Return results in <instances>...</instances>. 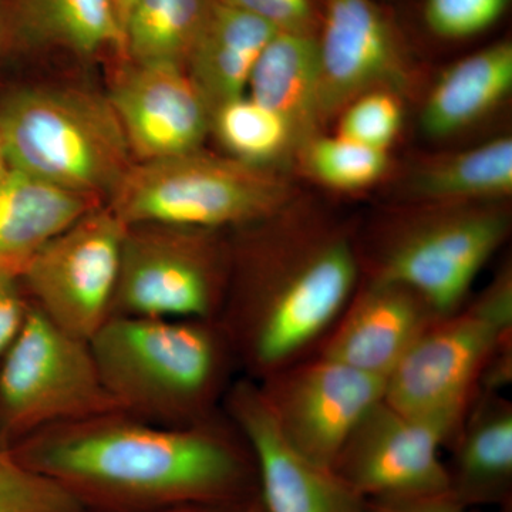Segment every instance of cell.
<instances>
[{
	"instance_id": "obj_34",
	"label": "cell",
	"mask_w": 512,
	"mask_h": 512,
	"mask_svg": "<svg viewBox=\"0 0 512 512\" xmlns=\"http://www.w3.org/2000/svg\"><path fill=\"white\" fill-rule=\"evenodd\" d=\"M235 510H237V508H235ZM235 510H225V508L218 507H207V505H187V507L171 508V510L158 512H234Z\"/></svg>"
},
{
	"instance_id": "obj_16",
	"label": "cell",
	"mask_w": 512,
	"mask_h": 512,
	"mask_svg": "<svg viewBox=\"0 0 512 512\" xmlns=\"http://www.w3.org/2000/svg\"><path fill=\"white\" fill-rule=\"evenodd\" d=\"M439 318L409 286L362 275L315 355L386 382Z\"/></svg>"
},
{
	"instance_id": "obj_2",
	"label": "cell",
	"mask_w": 512,
	"mask_h": 512,
	"mask_svg": "<svg viewBox=\"0 0 512 512\" xmlns=\"http://www.w3.org/2000/svg\"><path fill=\"white\" fill-rule=\"evenodd\" d=\"M231 249L220 325L248 379L315 355L362 279L356 229L296 200Z\"/></svg>"
},
{
	"instance_id": "obj_7",
	"label": "cell",
	"mask_w": 512,
	"mask_h": 512,
	"mask_svg": "<svg viewBox=\"0 0 512 512\" xmlns=\"http://www.w3.org/2000/svg\"><path fill=\"white\" fill-rule=\"evenodd\" d=\"M512 343L511 262L483 291L430 326L386 380L384 400L404 413L460 424L495 353Z\"/></svg>"
},
{
	"instance_id": "obj_27",
	"label": "cell",
	"mask_w": 512,
	"mask_h": 512,
	"mask_svg": "<svg viewBox=\"0 0 512 512\" xmlns=\"http://www.w3.org/2000/svg\"><path fill=\"white\" fill-rule=\"evenodd\" d=\"M0 512H84V508L52 480L23 466L0 437Z\"/></svg>"
},
{
	"instance_id": "obj_25",
	"label": "cell",
	"mask_w": 512,
	"mask_h": 512,
	"mask_svg": "<svg viewBox=\"0 0 512 512\" xmlns=\"http://www.w3.org/2000/svg\"><path fill=\"white\" fill-rule=\"evenodd\" d=\"M211 131L229 157L241 163L275 170L279 164L296 160L288 124L247 94L222 104L211 114Z\"/></svg>"
},
{
	"instance_id": "obj_6",
	"label": "cell",
	"mask_w": 512,
	"mask_h": 512,
	"mask_svg": "<svg viewBox=\"0 0 512 512\" xmlns=\"http://www.w3.org/2000/svg\"><path fill=\"white\" fill-rule=\"evenodd\" d=\"M299 200L288 178L195 150L131 165L107 205L127 227L242 228Z\"/></svg>"
},
{
	"instance_id": "obj_15",
	"label": "cell",
	"mask_w": 512,
	"mask_h": 512,
	"mask_svg": "<svg viewBox=\"0 0 512 512\" xmlns=\"http://www.w3.org/2000/svg\"><path fill=\"white\" fill-rule=\"evenodd\" d=\"M107 99L138 161L200 150L211 131L207 104L177 64L130 63Z\"/></svg>"
},
{
	"instance_id": "obj_30",
	"label": "cell",
	"mask_w": 512,
	"mask_h": 512,
	"mask_svg": "<svg viewBox=\"0 0 512 512\" xmlns=\"http://www.w3.org/2000/svg\"><path fill=\"white\" fill-rule=\"evenodd\" d=\"M264 20L278 32L318 35L322 9L316 0H222Z\"/></svg>"
},
{
	"instance_id": "obj_19",
	"label": "cell",
	"mask_w": 512,
	"mask_h": 512,
	"mask_svg": "<svg viewBox=\"0 0 512 512\" xmlns=\"http://www.w3.org/2000/svg\"><path fill=\"white\" fill-rule=\"evenodd\" d=\"M247 96L285 120L298 160L303 147L323 134L318 35L276 32L252 70Z\"/></svg>"
},
{
	"instance_id": "obj_11",
	"label": "cell",
	"mask_w": 512,
	"mask_h": 512,
	"mask_svg": "<svg viewBox=\"0 0 512 512\" xmlns=\"http://www.w3.org/2000/svg\"><path fill=\"white\" fill-rule=\"evenodd\" d=\"M458 426L443 417L404 413L382 399L357 423L332 470L365 501L448 493L441 451Z\"/></svg>"
},
{
	"instance_id": "obj_20",
	"label": "cell",
	"mask_w": 512,
	"mask_h": 512,
	"mask_svg": "<svg viewBox=\"0 0 512 512\" xmlns=\"http://www.w3.org/2000/svg\"><path fill=\"white\" fill-rule=\"evenodd\" d=\"M99 205L10 168L0 178V268L20 276L47 242Z\"/></svg>"
},
{
	"instance_id": "obj_18",
	"label": "cell",
	"mask_w": 512,
	"mask_h": 512,
	"mask_svg": "<svg viewBox=\"0 0 512 512\" xmlns=\"http://www.w3.org/2000/svg\"><path fill=\"white\" fill-rule=\"evenodd\" d=\"M278 32L264 20L222 0H210L185 72L210 113L247 94L249 77L262 50Z\"/></svg>"
},
{
	"instance_id": "obj_35",
	"label": "cell",
	"mask_w": 512,
	"mask_h": 512,
	"mask_svg": "<svg viewBox=\"0 0 512 512\" xmlns=\"http://www.w3.org/2000/svg\"><path fill=\"white\" fill-rule=\"evenodd\" d=\"M234 512H266L264 508V504H262L261 498L256 494L254 498L247 501L244 505L237 508Z\"/></svg>"
},
{
	"instance_id": "obj_24",
	"label": "cell",
	"mask_w": 512,
	"mask_h": 512,
	"mask_svg": "<svg viewBox=\"0 0 512 512\" xmlns=\"http://www.w3.org/2000/svg\"><path fill=\"white\" fill-rule=\"evenodd\" d=\"M210 0H138L124 23L123 50L130 63L183 66Z\"/></svg>"
},
{
	"instance_id": "obj_26",
	"label": "cell",
	"mask_w": 512,
	"mask_h": 512,
	"mask_svg": "<svg viewBox=\"0 0 512 512\" xmlns=\"http://www.w3.org/2000/svg\"><path fill=\"white\" fill-rule=\"evenodd\" d=\"M298 160L312 180L338 191L372 187L382 180L390 167L387 150L325 134L309 141Z\"/></svg>"
},
{
	"instance_id": "obj_14",
	"label": "cell",
	"mask_w": 512,
	"mask_h": 512,
	"mask_svg": "<svg viewBox=\"0 0 512 512\" xmlns=\"http://www.w3.org/2000/svg\"><path fill=\"white\" fill-rule=\"evenodd\" d=\"M222 410L251 450L266 512H366V501L332 468L309 460L282 437L254 380L232 382Z\"/></svg>"
},
{
	"instance_id": "obj_31",
	"label": "cell",
	"mask_w": 512,
	"mask_h": 512,
	"mask_svg": "<svg viewBox=\"0 0 512 512\" xmlns=\"http://www.w3.org/2000/svg\"><path fill=\"white\" fill-rule=\"evenodd\" d=\"M29 309L20 276L0 268V359L18 338Z\"/></svg>"
},
{
	"instance_id": "obj_36",
	"label": "cell",
	"mask_w": 512,
	"mask_h": 512,
	"mask_svg": "<svg viewBox=\"0 0 512 512\" xmlns=\"http://www.w3.org/2000/svg\"><path fill=\"white\" fill-rule=\"evenodd\" d=\"M10 171L8 156H6L5 144H3L2 133H0V178L5 177Z\"/></svg>"
},
{
	"instance_id": "obj_5",
	"label": "cell",
	"mask_w": 512,
	"mask_h": 512,
	"mask_svg": "<svg viewBox=\"0 0 512 512\" xmlns=\"http://www.w3.org/2000/svg\"><path fill=\"white\" fill-rule=\"evenodd\" d=\"M0 133L12 170L99 202L134 164L109 99L83 90L10 93L0 104Z\"/></svg>"
},
{
	"instance_id": "obj_33",
	"label": "cell",
	"mask_w": 512,
	"mask_h": 512,
	"mask_svg": "<svg viewBox=\"0 0 512 512\" xmlns=\"http://www.w3.org/2000/svg\"><path fill=\"white\" fill-rule=\"evenodd\" d=\"M137 3L138 0H113L114 8H116L117 16L120 19L121 28H124L128 15H130L131 10H133Z\"/></svg>"
},
{
	"instance_id": "obj_1",
	"label": "cell",
	"mask_w": 512,
	"mask_h": 512,
	"mask_svg": "<svg viewBox=\"0 0 512 512\" xmlns=\"http://www.w3.org/2000/svg\"><path fill=\"white\" fill-rule=\"evenodd\" d=\"M89 512L235 510L258 494L251 450L225 416L165 426L121 410L56 424L9 444Z\"/></svg>"
},
{
	"instance_id": "obj_4",
	"label": "cell",
	"mask_w": 512,
	"mask_h": 512,
	"mask_svg": "<svg viewBox=\"0 0 512 512\" xmlns=\"http://www.w3.org/2000/svg\"><path fill=\"white\" fill-rule=\"evenodd\" d=\"M511 225L505 201L404 205L356 231L362 275L409 286L439 315H450L473 296Z\"/></svg>"
},
{
	"instance_id": "obj_17",
	"label": "cell",
	"mask_w": 512,
	"mask_h": 512,
	"mask_svg": "<svg viewBox=\"0 0 512 512\" xmlns=\"http://www.w3.org/2000/svg\"><path fill=\"white\" fill-rule=\"evenodd\" d=\"M448 494L466 507L512 505V402L480 392L446 446Z\"/></svg>"
},
{
	"instance_id": "obj_12",
	"label": "cell",
	"mask_w": 512,
	"mask_h": 512,
	"mask_svg": "<svg viewBox=\"0 0 512 512\" xmlns=\"http://www.w3.org/2000/svg\"><path fill=\"white\" fill-rule=\"evenodd\" d=\"M255 383L282 437L309 460L329 468L386 390L384 380L316 355Z\"/></svg>"
},
{
	"instance_id": "obj_13",
	"label": "cell",
	"mask_w": 512,
	"mask_h": 512,
	"mask_svg": "<svg viewBox=\"0 0 512 512\" xmlns=\"http://www.w3.org/2000/svg\"><path fill=\"white\" fill-rule=\"evenodd\" d=\"M323 130L357 97L414 84L412 57L392 16L375 0H325L318 32Z\"/></svg>"
},
{
	"instance_id": "obj_21",
	"label": "cell",
	"mask_w": 512,
	"mask_h": 512,
	"mask_svg": "<svg viewBox=\"0 0 512 512\" xmlns=\"http://www.w3.org/2000/svg\"><path fill=\"white\" fill-rule=\"evenodd\" d=\"M511 90L512 45L501 40L441 73L421 109V130L434 140L463 133L490 116Z\"/></svg>"
},
{
	"instance_id": "obj_23",
	"label": "cell",
	"mask_w": 512,
	"mask_h": 512,
	"mask_svg": "<svg viewBox=\"0 0 512 512\" xmlns=\"http://www.w3.org/2000/svg\"><path fill=\"white\" fill-rule=\"evenodd\" d=\"M18 22L32 42L77 55L123 50V28L113 0H19Z\"/></svg>"
},
{
	"instance_id": "obj_8",
	"label": "cell",
	"mask_w": 512,
	"mask_h": 512,
	"mask_svg": "<svg viewBox=\"0 0 512 512\" xmlns=\"http://www.w3.org/2000/svg\"><path fill=\"white\" fill-rule=\"evenodd\" d=\"M116 410L90 343L30 303L25 325L0 359V437L12 444L56 424Z\"/></svg>"
},
{
	"instance_id": "obj_10",
	"label": "cell",
	"mask_w": 512,
	"mask_h": 512,
	"mask_svg": "<svg viewBox=\"0 0 512 512\" xmlns=\"http://www.w3.org/2000/svg\"><path fill=\"white\" fill-rule=\"evenodd\" d=\"M127 225L99 205L37 251L20 274L30 303L76 338L111 318Z\"/></svg>"
},
{
	"instance_id": "obj_28",
	"label": "cell",
	"mask_w": 512,
	"mask_h": 512,
	"mask_svg": "<svg viewBox=\"0 0 512 512\" xmlns=\"http://www.w3.org/2000/svg\"><path fill=\"white\" fill-rule=\"evenodd\" d=\"M403 97L376 90L353 100L339 114L338 136L389 150L403 126Z\"/></svg>"
},
{
	"instance_id": "obj_29",
	"label": "cell",
	"mask_w": 512,
	"mask_h": 512,
	"mask_svg": "<svg viewBox=\"0 0 512 512\" xmlns=\"http://www.w3.org/2000/svg\"><path fill=\"white\" fill-rule=\"evenodd\" d=\"M510 0H426L424 19L434 35L467 39L494 26Z\"/></svg>"
},
{
	"instance_id": "obj_9",
	"label": "cell",
	"mask_w": 512,
	"mask_h": 512,
	"mask_svg": "<svg viewBox=\"0 0 512 512\" xmlns=\"http://www.w3.org/2000/svg\"><path fill=\"white\" fill-rule=\"evenodd\" d=\"M221 232L127 227L111 318L220 319L231 276Z\"/></svg>"
},
{
	"instance_id": "obj_3",
	"label": "cell",
	"mask_w": 512,
	"mask_h": 512,
	"mask_svg": "<svg viewBox=\"0 0 512 512\" xmlns=\"http://www.w3.org/2000/svg\"><path fill=\"white\" fill-rule=\"evenodd\" d=\"M89 343L121 412L165 426L217 417L238 367L218 320L113 316Z\"/></svg>"
},
{
	"instance_id": "obj_32",
	"label": "cell",
	"mask_w": 512,
	"mask_h": 512,
	"mask_svg": "<svg viewBox=\"0 0 512 512\" xmlns=\"http://www.w3.org/2000/svg\"><path fill=\"white\" fill-rule=\"evenodd\" d=\"M366 512H484L458 503L450 494L410 498V500L366 501ZM500 512H512V505Z\"/></svg>"
},
{
	"instance_id": "obj_22",
	"label": "cell",
	"mask_w": 512,
	"mask_h": 512,
	"mask_svg": "<svg viewBox=\"0 0 512 512\" xmlns=\"http://www.w3.org/2000/svg\"><path fill=\"white\" fill-rule=\"evenodd\" d=\"M512 194V138L430 158L403 180L404 205L507 201Z\"/></svg>"
}]
</instances>
